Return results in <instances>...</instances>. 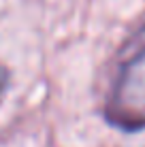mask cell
I'll return each instance as SVG.
<instances>
[{
    "label": "cell",
    "instance_id": "1",
    "mask_svg": "<svg viewBox=\"0 0 145 147\" xmlns=\"http://www.w3.org/2000/svg\"><path fill=\"white\" fill-rule=\"evenodd\" d=\"M105 117L130 132L145 128V45L119 64L105 102Z\"/></svg>",
    "mask_w": 145,
    "mask_h": 147
},
{
    "label": "cell",
    "instance_id": "2",
    "mask_svg": "<svg viewBox=\"0 0 145 147\" xmlns=\"http://www.w3.org/2000/svg\"><path fill=\"white\" fill-rule=\"evenodd\" d=\"M9 83H11V75H9V68L4 64H0V102H2L4 94L9 90Z\"/></svg>",
    "mask_w": 145,
    "mask_h": 147
}]
</instances>
